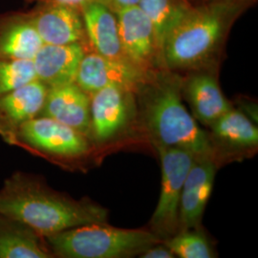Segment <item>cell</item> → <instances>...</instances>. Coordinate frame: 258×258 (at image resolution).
Returning a JSON list of instances; mask_svg holds the SVG:
<instances>
[{"label": "cell", "mask_w": 258, "mask_h": 258, "mask_svg": "<svg viewBox=\"0 0 258 258\" xmlns=\"http://www.w3.org/2000/svg\"><path fill=\"white\" fill-rule=\"evenodd\" d=\"M0 213L43 237L83 225L106 223L108 215L99 205L57 194L37 177L19 171L6 179L0 189Z\"/></svg>", "instance_id": "6da1fadb"}, {"label": "cell", "mask_w": 258, "mask_h": 258, "mask_svg": "<svg viewBox=\"0 0 258 258\" xmlns=\"http://www.w3.org/2000/svg\"><path fill=\"white\" fill-rule=\"evenodd\" d=\"M243 12L212 1L192 6L163 44V66L171 72L209 67L219 55L231 26Z\"/></svg>", "instance_id": "7a4b0ae2"}, {"label": "cell", "mask_w": 258, "mask_h": 258, "mask_svg": "<svg viewBox=\"0 0 258 258\" xmlns=\"http://www.w3.org/2000/svg\"><path fill=\"white\" fill-rule=\"evenodd\" d=\"M182 80L171 71L157 73L144 85V120L154 146L181 148L198 157H213L212 138L184 106Z\"/></svg>", "instance_id": "3957f363"}, {"label": "cell", "mask_w": 258, "mask_h": 258, "mask_svg": "<svg viewBox=\"0 0 258 258\" xmlns=\"http://www.w3.org/2000/svg\"><path fill=\"white\" fill-rule=\"evenodd\" d=\"M44 238L54 256L63 258L132 257L161 241L152 231L119 229L106 223L75 227Z\"/></svg>", "instance_id": "277c9868"}, {"label": "cell", "mask_w": 258, "mask_h": 258, "mask_svg": "<svg viewBox=\"0 0 258 258\" xmlns=\"http://www.w3.org/2000/svg\"><path fill=\"white\" fill-rule=\"evenodd\" d=\"M162 166L161 191L151 218L152 232L169 238L180 231L179 210L183 184L196 157L181 148L155 146Z\"/></svg>", "instance_id": "5b68a950"}, {"label": "cell", "mask_w": 258, "mask_h": 258, "mask_svg": "<svg viewBox=\"0 0 258 258\" xmlns=\"http://www.w3.org/2000/svg\"><path fill=\"white\" fill-rule=\"evenodd\" d=\"M11 146L56 159H77L90 150L89 138L57 120L38 116L19 127Z\"/></svg>", "instance_id": "8992f818"}, {"label": "cell", "mask_w": 258, "mask_h": 258, "mask_svg": "<svg viewBox=\"0 0 258 258\" xmlns=\"http://www.w3.org/2000/svg\"><path fill=\"white\" fill-rule=\"evenodd\" d=\"M153 78L127 60L108 58L88 48L79 65L75 83L89 95L109 85L135 92Z\"/></svg>", "instance_id": "52a82bcc"}, {"label": "cell", "mask_w": 258, "mask_h": 258, "mask_svg": "<svg viewBox=\"0 0 258 258\" xmlns=\"http://www.w3.org/2000/svg\"><path fill=\"white\" fill-rule=\"evenodd\" d=\"M117 15L122 51L126 58L151 77L163 67L156 35L148 17L139 6L122 10Z\"/></svg>", "instance_id": "ba28073f"}, {"label": "cell", "mask_w": 258, "mask_h": 258, "mask_svg": "<svg viewBox=\"0 0 258 258\" xmlns=\"http://www.w3.org/2000/svg\"><path fill=\"white\" fill-rule=\"evenodd\" d=\"M28 14L44 44L81 43L88 46L80 8L58 3L38 2Z\"/></svg>", "instance_id": "9c48e42d"}, {"label": "cell", "mask_w": 258, "mask_h": 258, "mask_svg": "<svg viewBox=\"0 0 258 258\" xmlns=\"http://www.w3.org/2000/svg\"><path fill=\"white\" fill-rule=\"evenodd\" d=\"M133 92L109 85L90 95V137L104 143L115 137L127 123Z\"/></svg>", "instance_id": "30bf717a"}, {"label": "cell", "mask_w": 258, "mask_h": 258, "mask_svg": "<svg viewBox=\"0 0 258 258\" xmlns=\"http://www.w3.org/2000/svg\"><path fill=\"white\" fill-rule=\"evenodd\" d=\"M215 174L216 166L213 157L195 158L185 177L181 194L180 231L196 229L199 226L212 195Z\"/></svg>", "instance_id": "8fae6325"}, {"label": "cell", "mask_w": 258, "mask_h": 258, "mask_svg": "<svg viewBox=\"0 0 258 258\" xmlns=\"http://www.w3.org/2000/svg\"><path fill=\"white\" fill-rule=\"evenodd\" d=\"M48 87L34 80L0 97V136L9 145L19 127L39 116Z\"/></svg>", "instance_id": "7c38bea8"}, {"label": "cell", "mask_w": 258, "mask_h": 258, "mask_svg": "<svg viewBox=\"0 0 258 258\" xmlns=\"http://www.w3.org/2000/svg\"><path fill=\"white\" fill-rule=\"evenodd\" d=\"M39 116L54 119L90 137V95L76 83L49 88Z\"/></svg>", "instance_id": "4fadbf2b"}, {"label": "cell", "mask_w": 258, "mask_h": 258, "mask_svg": "<svg viewBox=\"0 0 258 258\" xmlns=\"http://www.w3.org/2000/svg\"><path fill=\"white\" fill-rule=\"evenodd\" d=\"M88 48L81 43L43 44L32 59L37 80L48 88L75 83L79 65Z\"/></svg>", "instance_id": "5bb4252c"}, {"label": "cell", "mask_w": 258, "mask_h": 258, "mask_svg": "<svg viewBox=\"0 0 258 258\" xmlns=\"http://www.w3.org/2000/svg\"><path fill=\"white\" fill-rule=\"evenodd\" d=\"M182 93L194 117L210 127L231 108L216 77L206 71L198 70L183 81Z\"/></svg>", "instance_id": "9a60e30c"}, {"label": "cell", "mask_w": 258, "mask_h": 258, "mask_svg": "<svg viewBox=\"0 0 258 258\" xmlns=\"http://www.w3.org/2000/svg\"><path fill=\"white\" fill-rule=\"evenodd\" d=\"M81 10L89 48L105 57L129 61L120 43L117 15L96 1Z\"/></svg>", "instance_id": "2e32d148"}, {"label": "cell", "mask_w": 258, "mask_h": 258, "mask_svg": "<svg viewBox=\"0 0 258 258\" xmlns=\"http://www.w3.org/2000/svg\"><path fill=\"white\" fill-rule=\"evenodd\" d=\"M44 43L28 12L0 16V59H33Z\"/></svg>", "instance_id": "e0dca14e"}, {"label": "cell", "mask_w": 258, "mask_h": 258, "mask_svg": "<svg viewBox=\"0 0 258 258\" xmlns=\"http://www.w3.org/2000/svg\"><path fill=\"white\" fill-rule=\"evenodd\" d=\"M46 239L27 225L0 213V258H49Z\"/></svg>", "instance_id": "ac0fdd59"}, {"label": "cell", "mask_w": 258, "mask_h": 258, "mask_svg": "<svg viewBox=\"0 0 258 258\" xmlns=\"http://www.w3.org/2000/svg\"><path fill=\"white\" fill-rule=\"evenodd\" d=\"M211 128L212 140L229 150L240 151L257 147V126L241 111L231 108Z\"/></svg>", "instance_id": "d6986e66"}, {"label": "cell", "mask_w": 258, "mask_h": 258, "mask_svg": "<svg viewBox=\"0 0 258 258\" xmlns=\"http://www.w3.org/2000/svg\"><path fill=\"white\" fill-rule=\"evenodd\" d=\"M138 6L154 29L162 54L166 37L194 5L188 0H141Z\"/></svg>", "instance_id": "ffe728a7"}, {"label": "cell", "mask_w": 258, "mask_h": 258, "mask_svg": "<svg viewBox=\"0 0 258 258\" xmlns=\"http://www.w3.org/2000/svg\"><path fill=\"white\" fill-rule=\"evenodd\" d=\"M175 256L180 258H212L215 253L207 237L194 229L179 231L165 242Z\"/></svg>", "instance_id": "44dd1931"}, {"label": "cell", "mask_w": 258, "mask_h": 258, "mask_svg": "<svg viewBox=\"0 0 258 258\" xmlns=\"http://www.w3.org/2000/svg\"><path fill=\"white\" fill-rule=\"evenodd\" d=\"M37 80L31 59H0V97Z\"/></svg>", "instance_id": "7402d4cb"}, {"label": "cell", "mask_w": 258, "mask_h": 258, "mask_svg": "<svg viewBox=\"0 0 258 258\" xmlns=\"http://www.w3.org/2000/svg\"><path fill=\"white\" fill-rule=\"evenodd\" d=\"M93 1L99 2L112 11L113 13L118 14L122 10L138 6L141 0H93Z\"/></svg>", "instance_id": "603a6c76"}, {"label": "cell", "mask_w": 258, "mask_h": 258, "mask_svg": "<svg viewBox=\"0 0 258 258\" xmlns=\"http://www.w3.org/2000/svg\"><path fill=\"white\" fill-rule=\"evenodd\" d=\"M140 256L142 258L175 257L173 252L166 246V244L159 245V243H157L155 245L151 246L150 248H148V249H146L143 253L140 254Z\"/></svg>", "instance_id": "cb8c5ba5"}, {"label": "cell", "mask_w": 258, "mask_h": 258, "mask_svg": "<svg viewBox=\"0 0 258 258\" xmlns=\"http://www.w3.org/2000/svg\"><path fill=\"white\" fill-rule=\"evenodd\" d=\"M209 1L231 5V6H234V7H237V8L246 11L250 6L254 5V3L257 0H208V2Z\"/></svg>", "instance_id": "d4e9b609"}, {"label": "cell", "mask_w": 258, "mask_h": 258, "mask_svg": "<svg viewBox=\"0 0 258 258\" xmlns=\"http://www.w3.org/2000/svg\"><path fill=\"white\" fill-rule=\"evenodd\" d=\"M26 2H50V3H58V4H64L68 6H73L77 8H82L83 5L86 3H89L93 0H25Z\"/></svg>", "instance_id": "484cf974"}, {"label": "cell", "mask_w": 258, "mask_h": 258, "mask_svg": "<svg viewBox=\"0 0 258 258\" xmlns=\"http://www.w3.org/2000/svg\"><path fill=\"white\" fill-rule=\"evenodd\" d=\"M192 5H197V4H201L204 2H208V0H188Z\"/></svg>", "instance_id": "4316f807"}]
</instances>
